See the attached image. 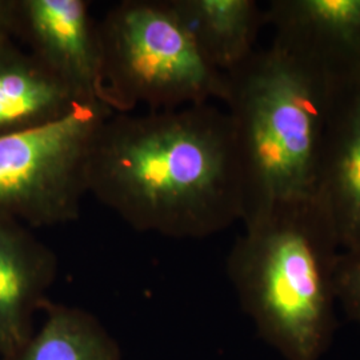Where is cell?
Wrapping results in <instances>:
<instances>
[{
    "label": "cell",
    "mask_w": 360,
    "mask_h": 360,
    "mask_svg": "<svg viewBox=\"0 0 360 360\" xmlns=\"http://www.w3.org/2000/svg\"><path fill=\"white\" fill-rule=\"evenodd\" d=\"M210 65L224 75L257 51L264 8L255 0H169Z\"/></svg>",
    "instance_id": "obj_11"
},
{
    "label": "cell",
    "mask_w": 360,
    "mask_h": 360,
    "mask_svg": "<svg viewBox=\"0 0 360 360\" xmlns=\"http://www.w3.org/2000/svg\"><path fill=\"white\" fill-rule=\"evenodd\" d=\"M335 287L338 304L349 319L360 323V248L340 252Z\"/></svg>",
    "instance_id": "obj_13"
},
{
    "label": "cell",
    "mask_w": 360,
    "mask_h": 360,
    "mask_svg": "<svg viewBox=\"0 0 360 360\" xmlns=\"http://www.w3.org/2000/svg\"><path fill=\"white\" fill-rule=\"evenodd\" d=\"M18 38L26 40L28 52L83 102L104 103L98 25L89 3L18 0Z\"/></svg>",
    "instance_id": "obj_6"
},
{
    "label": "cell",
    "mask_w": 360,
    "mask_h": 360,
    "mask_svg": "<svg viewBox=\"0 0 360 360\" xmlns=\"http://www.w3.org/2000/svg\"><path fill=\"white\" fill-rule=\"evenodd\" d=\"M338 82L272 40L227 74L224 104L239 150L243 220L318 195L323 143Z\"/></svg>",
    "instance_id": "obj_3"
},
{
    "label": "cell",
    "mask_w": 360,
    "mask_h": 360,
    "mask_svg": "<svg viewBox=\"0 0 360 360\" xmlns=\"http://www.w3.org/2000/svg\"><path fill=\"white\" fill-rule=\"evenodd\" d=\"M318 196L333 218L342 251L360 248V72L338 82Z\"/></svg>",
    "instance_id": "obj_9"
},
{
    "label": "cell",
    "mask_w": 360,
    "mask_h": 360,
    "mask_svg": "<svg viewBox=\"0 0 360 360\" xmlns=\"http://www.w3.org/2000/svg\"><path fill=\"white\" fill-rule=\"evenodd\" d=\"M227 274L257 334L285 360H321L336 330L342 252L319 196L284 202L245 219Z\"/></svg>",
    "instance_id": "obj_2"
},
{
    "label": "cell",
    "mask_w": 360,
    "mask_h": 360,
    "mask_svg": "<svg viewBox=\"0 0 360 360\" xmlns=\"http://www.w3.org/2000/svg\"><path fill=\"white\" fill-rule=\"evenodd\" d=\"M264 13L274 41L336 82L360 72V0H272Z\"/></svg>",
    "instance_id": "obj_7"
},
{
    "label": "cell",
    "mask_w": 360,
    "mask_h": 360,
    "mask_svg": "<svg viewBox=\"0 0 360 360\" xmlns=\"http://www.w3.org/2000/svg\"><path fill=\"white\" fill-rule=\"evenodd\" d=\"M26 345L3 360H122L115 339L86 309L49 302Z\"/></svg>",
    "instance_id": "obj_12"
},
{
    "label": "cell",
    "mask_w": 360,
    "mask_h": 360,
    "mask_svg": "<svg viewBox=\"0 0 360 360\" xmlns=\"http://www.w3.org/2000/svg\"><path fill=\"white\" fill-rule=\"evenodd\" d=\"M18 0H0V50L18 37Z\"/></svg>",
    "instance_id": "obj_14"
},
{
    "label": "cell",
    "mask_w": 360,
    "mask_h": 360,
    "mask_svg": "<svg viewBox=\"0 0 360 360\" xmlns=\"http://www.w3.org/2000/svg\"><path fill=\"white\" fill-rule=\"evenodd\" d=\"M89 193L135 231L202 239L245 215L235 129L214 104L111 114L89 166Z\"/></svg>",
    "instance_id": "obj_1"
},
{
    "label": "cell",
    "mask_w": 360,
    "mask_h": 360,
    "mask_svg": "<svg viewBox=\"0 0 360 360\" xmlns=\"http://www.w3.org/2000/svg\"><path fill=\"white\" fill-rule=\"evenodd\" d=\"M58 257L28 227L0 217V356L15 355L34 334V316L50 302Z\"/></svg>",
    "instance_id": "obj_8"
},
{
    "label": "cell",
    "mask_w": 360,
    "mask_h": 360,
    "mask_svg": "<svg viewBox=\"0 0 360 360\" xmlns=\"http://www.w3.org/2000/svg\"><path fill=\"white\" fill-rule=\"evenodd\" d=\"M104 103L116 114L224 103L210 65L169 0H124L98 25Z\"/></svg>",
    "instance_id": "obj_4"
},
{
    "label": "cell",
    "mask_w": 360,
    "mask_h": 360,
    "mask_svg": "<svg viewBox=\"0 0 360 360\" xmlns=\"http://www.w3.org/2000/svg\"><path fill=\"white\" fill-rule=\"evenodd\" d=\"M84 103L30 52L15 43L0 50V136L50 123Z\"/></svg>",
    "instance_id": "obj_10"
},
{
    "label": "cell",
    "mask_w": 360,
    "mask_h": 360,
    "mask_svg": "<svg viewBox=\"0 0 360 360\" xmlns=\"http://www.w3.org/2000/svg\"><path fill=\"white\" fill-rule=\"evenodd\" d=\"M114 111L79 104L50 123L0 136V217L27 227L77 220L96 135Z\"/></svg>",
    "instance_id": "obj_5"
}]
</instances>
